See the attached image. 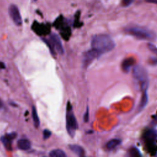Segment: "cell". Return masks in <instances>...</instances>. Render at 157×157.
Returning a JSON list of instances; mask_svg holds the SVG:
<instances>
[{
    "label": "cell",
    "mask_w": 157,
    "mask_h": 157,
    "mask_svg": "<svg viewBox=\"0 0 157 157\" xmlns=\"http://www.w3.org/2000/svg\"><path fill=\"white\" fill-rule=\"evenodd\" d=\"M91 45L92 49L101 55L112 51L115 46V43L110 36L106 34H99L93 37Z\"/></svg>",
    "instance_id": "1"
},
{
    "label": "cell",
    "mask_w": 157,
    "mask_h": 157,
    "mask_svg": "<svg viewBox=\"0 0 157 157\" xmlns=\"http://www.w3.org/2000/svg\"><path fill=\"white\" fill-rule=\"evenodd\" d=\"M132 75L136 87L142 92L147 90L149 79L148 73L145 68L140 65L134 66L133 68Z\"/></svg>",
    "instance_id": "2"
},
{
    "label": "cell",
    "mask_w": 157,
    "mask_h": 157,
    "mask_svg": "<svg viewBox=\"0 0 157 157\" xmlns=\"http://www.w3.org/2000/svg\"><path fill=\"white\" fill-rule=\"evenodd\" d=\"M125 32L134 38L140 40H155L156 35L155 33L145 27L133 26L125 29Z\"/></svg>",
    "instance_id": "3"
},
{
    "label": "cell",
    "mask_w": 157,
    "mask_h": 157,
    "mask_svg": "<svg viewBox=\"0 0 157 157\" xmlns=\"http://www.w3.org/2000/svg\"><path fill=\"white\" fill-rule=\"evenodd\" d=\"M77 128L78 123L72 111V108H68L67 114V130L71 137H74Z\"/></svg>",
    "instance_id": "4"
},
{
    "label": "cell",
    "mask_w": 157,
    "mask_h": 157,
    "mask_svg": "<svg viewBox=\"0 0 157 157\" xmlns=\"http://www.w3.org/2000/svg\"><path fill=\"white\" fill-rule=\"evenodd\" d=\"M100 55L98 54V53L93 50V49H90L89 51L85 52L82 57V65L83 68H86L92 63V62L95 60L96 58L100 57Z\"/></svg>",
    "instance_id": "5"
},
{
    "label": "cell",
    "mask_w": 157,
    "mask_h": 157,
    "mask_svg": "<svg viewBox=\"0 0 157 157\" xmlns=\"http://www.w3.org/2000/svg\"><path fill=\"white\" fill-rule=\"evenodd\" d=\"M9 14L14 23L17 26H20L22 24V19L18 7L15 5H12L9 7Z\"/></svg>",
    "instance_id": "6"
},
{
    "label": "cell",
    "mask_w": 157,
    "mask_h": 157,
    "mask_svg": "<svg viewBox=\"0 0 157 157\" xmlns=\"http://www.w3.org/2000/svg\"><path fill=\"white\" fill-rule=\"evenodd\" d=\"M51 43L52 44L53 47L55 50L60 54L62 55L64 53V49L62 45L61 41L59 38V36L56 34H53L51 36L50 38Z\"/></svg>",
    "instance_id": "7"
},
{
    "label": "cell",
    "mask_w": 157,
    "mask_h": 157,
    "mask_svg": "<svg viewBox=\"0 0 157 157\" xmlns=\"http://www.w3.org/2000/svg\"><path fill=\"white\" fill-rule=\"evenodd\" d=\"M134 62V59H130V58L124 60L122 64V68L123 71L125 73H129L131 68L133 67Z\"/></svg>",
    "instance_id": "8"
},
{
    "label": "cell",
    "mask_w": 157,
    "mask_h": 157,
    "mask_svg": "<svg viewBox=\"0 0 157 157\" xmlns=\"http://www.w3.org/2000/svg\"><path fill=\"white\" fill-rule=\"evenodd\" d=\"M121 144V140L119 139H112L107 142L106 147L108 150H113Z\"/></svg>",
    "instance_id": "9"
},
{
    "label": "cell",
    "mask_w": 157,
    "mask_h": 157,
    "mask_svg": "<svg viewBox=\"0 0 157 157\" xmlns=\"http://www.w3.org/2000/svg\"><path fill=\"white\" fill-rule=\"evenodd\" d=\"M69 148L73 153L78 156H83L85 155V151L84 148L80 146L73 144V145H69Z\"/></svg>",
    "instance_id": "10"
},
{
    "label": "cell",
    "mask_w": 157,
    "mask_h": 157,
    "mask_svg": "<svg viewBox=\"0 0 157 157\" xmlns=\"http://www.w3.org/2000/svg\"><path fill=\"white\" fill-rule=\"evenodd\" d=\"M19 148L23 150H27L31 148V143L27 139H20L17 142Z\"/></svg>",
    "instance_id": "11"
},
{
    "label": "cell",
    "mask_w": 157,
    "mask_h": 157,
    "mask_svg": "<svg viewBox=\"0 0 157 157\" xmlns=\"http://www.w3.org/2000/svg\"><path fill=\"white\" fill-rule=\"evenodd\" d=\"M142 92L143 93L141 97V100H140L139 106L138 107V109L140 111H141L142 109H144V107L146 106L148 102V94H147V90L144 91Z\"/></svg>",
    "instance_id": "12"
},
{
    "label": "cell",
    "mask_w": 157,
    "mask_h": 157,
    "mask_svg": "<svg viewBox=\"0 0 157 157\" xmlns=\"http://www.w3.org/2000/svg\"><path fill=\"white\" fill-rule=\"evenodd\" d=\"M32 117L35 126H36V128H38V126L40 125V121L38 117V113H37V111L35 106H33L32 108Z\"/></svg>",
    "instance_id": "13"
},
{
    "label": "cell",
    "mask_w": 157,
    "mask_h": 157,
    "mask_svg": "<svg viewBox=\"0 0 157 157\" xmlns=\"http://www.w3.org/2000/svg\"><path fill=\"white\" fill-rule=\"evenodd\" d=\"M49 155H50V156L51 157H66L67 156V154H65V152L60 149H55L51 151Z\"/></svg>",
    "instance_id": "14"
},
{
    "label": "cell",
    "mask_w": 157,
    "mask_h": 157,
    "mask_svg": "<svg viewBox=\"0 0 157 157\" xmlns=\"http://www.w3.org/2000/svg\"><path fill=\"white\" fill-rule=\"evenodd\" d=\"M146 137L149 139H155L157 138V131L154 130H150L146 134Z\"/></svg>",
    "instance_id": "15"
},
{
    "label": "cell",
    "mask_w": 157,
    "mask_h": 157,
    "mask_svg": "<svg viewBox=\"0 0 157 157\" xmlns=\"http://www.w3.org/2000/svg\"><path fill=\"white\" fill-rule=\"evenodd\" d=\"M1 140L6 148H7L8 150L11 149V140L10 139H7L6 136H4V137H2Z\"/></svg>",
    "instance_id": "16"
},
{
    "label": "cell",
    "mask_w": 157,
    "mask_h": 157,
    "mask_svg": "<svg viewBox=\"0 0 157 157\" xmlns=\"http://www.w3.org/2000/svg\"><path fill=\"white\" fill-rule=\"evenodd\" d=\"M134 0H122L121 4L123 7H128L130 6L133 3Z\"/></svg>",
    "instance_id": "17"
},
{
    "label": "cell",
    "mask_w": 157,
    "mask_h": 157,
    "mask_svg": "<svg viewBox=\"0 0 157 157\" xmlns=\"http://www.w3.org/2000/svg\"><path fill=\"white\" fill-rule=\"evenodd\" d=\"M148 47L150 51H151L153 53H154L157 55V47L156 45L152 44L151 43H149L148 44Z\"/></svg>",
    "instance_id": "18"
},
{
    "label": "cell",
    "mask_w": 157,
    "mask_h": 157,
    "mask_svg": "<svg viewBox=\"0 0 157 157\" xmlns=\"http://www.w3.org/2000/svg\"><path fill=\"white\" fill-rule=\"evenodd\" d=\"M51 132L48 130H45L43 132V138L44 139H47L49 138H50L51 136Z\"/></svg>",
    "instance_id": "19"
},
{
    "label": "cell",
    "mask_w": 157,
    "mask_h": 157,
    "mask_svg": "<svg viewBox=\"0 0 157 157\" xmlns=\"http://www.w3.org/2000/svg\"><path fill=\"white\" fill-rule=\"evenodd\" d=\"M88 119H89L88 107H87V109H86V112H85V113L84 114V122H85V123L88 122Z\"/></svg>",
    "instance_id": "20"
},
{
    "label": "cell",
    "mask_w": 157,
    "mask_h": 157,
    "mask_svg": "<svg viewBox=\"0 0 157 157\" xmlns=\"http://www.w3.org/2000/svg\"><path fill=\"white\" fill-rule=\"evenodd\" d=\"M7 138L10 139L11 140H12V139H14V138H15L16 137V134L15 133H11V134H7L5 136Z\"/></svg>",
    "instance_id": "21"
},
{
    "label": "cell",
    "mask_w": 157,
    "mask_h": 157,
    "mask_svg": "<svg viewBox=\"0 0 157 157\" xmlns=\"http://www.w3.org/2000/svg\"><path fill=\"white\" fill-rule=\"evenodd\" d=\"M146 1L148 3L157 4V0H146Z\"/></svg>",
    "instance_id": "22"
}]
</instances>
